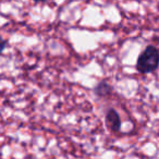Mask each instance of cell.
Returning a JSON list of instances; mask_svg holds the SVG:
<instances>
[{"mask_svg": "<svg viewBox=\"0 0 159 159\" xmlns=\"http://www.w3.org/2000/svg\"><path fill=\"white\" fill-rule=\"evenodd\" d=\"M106 122L108 128L110 129L112 132H118L121 128V120H120V116L115 109H109L106 116Z\"/></svg>", "mask_w": 159, "mask_h": 159, "instance_id": "cell-2", "label": "cell"}, {"mask_svg": "<svg viewBox=\"0 0 159 159\" xmlns=\"http://www.w3.org/2000/svg\"><path fill=\"white\" fill-rule=\"evenodd\" d=\"M111 86L106 82H100L98 86L96 87V93L98 96H107L111 93Z\"/></svg>", "mask_w": 159, "mask_h": 159, "instance_id": "cell-3", "label": "cell"}, {"mask_svg": "<svg viewBox=\"0 0 159 159\" xmlns=\"http://www.w3.org/2000/svg\"><path fill=\"white\" fill-rule=\"evenodd\" d=\"M159 66V50L157 47L149 45L147 46L136 61V70L142 74H147L156 71Z\"/></svg>", "mask_w": 159, "mask_h": 159, "instance_id": "cell-1", "label": "cell"}, {"mask_svg": "<svg viewBox=\"0 0 159 159\" xmlns=\"http://www.w3.org/2000/svg\"><path fill=\"white\" fill-rule=\"evenodd\" d=\"M35 2H40V1H47V0H34Z\"/></svg>", "mask_w": 159, "mask_h": 159, "instance_id": "cell-5", "label": "cell"}, {"mask_svg": "<svg viewBox=\"0 0 159 159\" xmlns=\"http://www.w3.org/2000/svg\"><path fill=\"white\" fill-rule=\"evenodd\" d=\"M5 48H6V40H3L2 38L0 37V53L2 52Z\"/></svg>", "mask_w": 159, "mask_h": 159, "instance_id": "cell-4", "label": "cell"}]
</instances>
